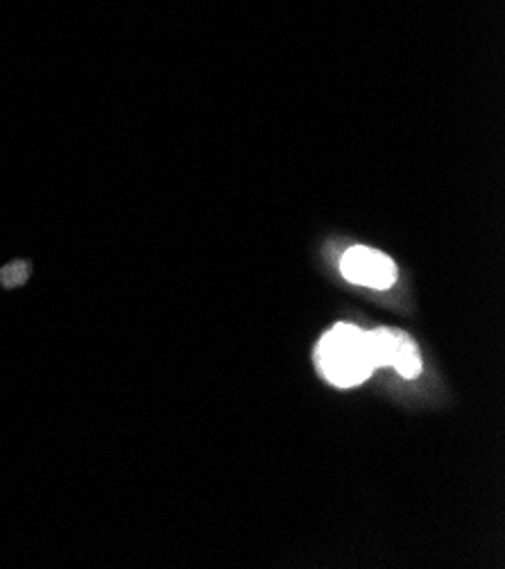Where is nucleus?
Instances as JSON below:
<instances>
[{
	"label": "nucleus",
	"mask_w": 505,
	"mask_h": 569,
	"mask_svg": "<svg viewBox=\"0 0 505 569\" xmlns=\"http://www.w3.org/2000/svg\"><path fill=\"white\" fill-rule=\"evenodd\" d=\"M28 274H30V268L26 261H12L10 266L0 270V283H3L6 289H17L28 281Z\"/></svg>",
	"instance_id": "obj_4"
},
{
	"label": "nucleus",
	"mask_w": 505,
	"mask_h": 569,
	"mask_svg": "<svg viewBox=\"0 0 505 569\" xmlns=\"http://www.w3.org/2000/svg\"><path fill=\"white\" fill-rule=\"evenodd\" d=\"M341 272L347 281L356 283V287H365L374 291H387L390 287H395L397 274H400L395 261H392L387 254L365 246H354L343 254Z\"/></svg>",
	"instance_id": "obj_2"
},
{
	"label": "nucleus",
	"mask_w": 505,
	"mask_h": 569,
	"mask_svg": "<svg viewBox=\"0 0 505 569\" xmlns=\"http://www.w3.org/2000/svg\"><path fill=\"white\" fill-rule=\"evenodd\" d=\"M315 366L333 386H361L376 370L367 346V331L356 325H335L320 338L315 348Z\"/></svg>",
	"instance_id": "obj_1"
},
{
	"label": "nucleus",
	"mask_w": 505,
	"mask_h": 569,
	"mask_svg": "<svg viewBox=\"0 0 505 569\" xmlns=\"http://www.w3.org/2000/svg\"><path fill=\"white\" fill-rule=\"evenodd\" d=\"M390 368H395L406 379H415L422 375V368H424L422 355L417 350V343L406 331L395 329V338H392Z\"/></svg>",
	"instance_id": "obj_3"
}]
</instances>
